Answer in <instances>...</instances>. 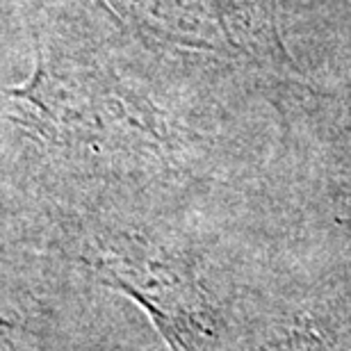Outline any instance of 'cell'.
<instances>
[{
	"label": "cell",
	"instance_id": "6da1fadb",
	"mask_svg": "<svg viewBox=\"0 0 351 351\" xmlns=\"http://www.w3.org/2000/svg\"><path fill=\"white\" fill-rule=\"evenodd\" d=\"M94 269L149 315L171 351H219L217 313L187 267L153 251L117 249L98 256Z\"/></svg>",
	"mask_w": 351,
	"mask_h": 351
},
{
	"label": "cell",
	"instance_id": "7a4b0ae2",
	"mask_svg": "<svg viewBox=\"0 0 351 351\" xmlns=\"http://www.w3.org/2000/svg\"><path fill=\"white\" fill-rule=\"evenodd\" d=\"M276 351H328V349L322 345V340L317 335L299 331V333H292L285 342H278Z\"/></svg>",
	"mask_w": 351,
	"mask_h": 351
},
{
	"label": "cell",
	"instance_id": "3957f363",
	"mask_svg": "<svg viewBox=\"0 0 351 351\" xmlns=\"http://www.w3.org/2000/svg\"><path fill=\"white\" fill-rule=\"evenodd\" d=\"M0 326H10V324H7V322L3 319V315H0Z\"/></svg>",
	"mask_w": 351,
	"mask_h": 351
},
{
	"label": "cell",
	"instance_id": "277c9868",
	"mask_svg": "<svg viewBox=\"0 0 351 351\" xmlns=\"http://www.w3.org/2000/svg\"><path fill=\"white\" fill-rule=\"evenodd\" d=\"M349 130H351V114H349Z\"/></svg>",
	"mask_w": 351,
	"mask_h": 351
}]
</instances>
